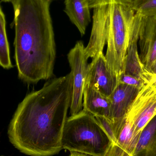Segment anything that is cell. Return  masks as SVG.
Masks as SVG:
<instances>
[{"label":"cell","mask_w":156,"mask_h":156,"mask_svg":"<svg viewBox=\"0 0 156 156\" xmlns=\"http://www.w3.org/2000/svg\"><path fill=\"white\" fill-rule=\"evenodd\" d=\"M73 84L71 72L26 96L8 127L9 140L16 149L31 156H53L63 149L61 139Z\"/></svg>","instance_id":"obj_1"},{"label":"cell","mask_w":156,"mask_h":156,"mask_svg":"<svg viewBox=\"0 0 156 156\" xmlns=\"http://www.w3.org/2000/svg\"><path fill=\"white\" fill-rule=\"evenodd\" d=\"M14 59L18 77L35 83L54 76L55 34L48 0H13Z\"/></svg>","instance_id":"obj_2"},{"label":"cell","mask_w":156,"mask_h":156,"mask_svg":"<svg viewBox=\"0 0 156 156\" xmlns=\"http://www.w3.org/2000/svg\"><path fill=\"white\" fill-rule=\"evenodd\" d=\"M143 18L130 5L118 3L108 5L105 57L109 71L117 81L124 73L130 42L134 38H140Z\"/></svg>","instance_id":"obj_3"},{"label":"cell","mask_w":156,"mask_h":156,"mask_svg":"<svg viewBox=\"0 0 156 156\" xmlns=\"http://www.w3.org/2000/svg\"><path fill=\"white\" fill-rule=\"evenodd\" d=\"M63 149L92 156H105L111 141L93 115L82 110L67 119L61 139Z\"/></svg>","instance_id":"obj_4"},{"label":"cell","mask_w":156,"mask_h":156,"mask_svg":"<svg viewBox=\"0 0 156 156\" xmlns=\"http://www.w3.org/2000/svg\"><path fill=\"white\" fill-rule=\"evenodd\" d=\"M96 118L111 141L105 156H134L140 134L125 115L117 119L98 116Z\"/></svg>","instance_id":"obj_5"},{"label":"cell","mask_w":156,"mask_h":156,"mask_svg":"<svg viewBox=\"0 0 156 156\" xmlns=\"http://www.w3.org/2000/svg\"><path fill=\"white\" fill-rule=\"evenodd\" d=\"M67 58L73 75V90L70 109L71 115H74L82 110V98L88 66L85 47L82 41L76 43L68 54Z\"/></svg>","instance_id":"obj_6"},{"label":"cell","mask_w":156,"mask_h":156,"mask_svg":"<svg viewBox=\"0 0 156 156\" xmlns=\"http://www.w3.org/2000/svg\"><path fill=\"white\" fill-rule=\"evenodd\" d=\"M156 115V87L150 82L139 91L125 116L132 122L136 132L140 134Z\"/></svg>","instance_id":"obj_7"},{"label":"cell","mask_w":156,"mask_h":156,"mask_svg":"<svg viewBox=\"0 0 156 156\" xmlns=\"http://www.w3.org/2000/svg\"><path fill=\"white\" fill-rule=\"evenodd\" d=\"M117 84V79L112 76L108 69L104 54H98L88 64L85 84L92 86L103 95L109 97Z\"/></svg>","instance_id":"obj_8"},{"label":"cell","mask_w":156,"mask_h":156,"mask_svg":"<svg viewBox=\"0 0 156 156\" xmlns=\"http://www.w3.org/2000/svg\"><path fill=\"white\" fill-rule=\"evenodd\" d=\"M108 11V5H100L93 9L91 34L89 44L85 47L88 59L103 53L107 44Z\"/></svg>","instance_id":"obj_9"},{"label":"cell","mask_w":156,"mask_h":156,"mask_svg":"<svg viewBox=\"0 0 156 156\" xmlns=\"http://www.w3.org/2000/svg\"><path fill=\"white\" fill-rule=\"evenodd\" d=\"M138 42L140 58L146 69L152 74L156 62V17L143 16Z\"/></svg>","instance_id":"obj_10"},{"label":"cell","mask_w":156,"mask_h":156,"mask_svg":"<svg viewBox=\"0 0 156 156\" xmlns=\"http://www.w3.org/2000/svg\"><path fill=\"white\" fill-rule=\"evenodd\" d=\"M141 89L135 86L118 83L109 96L111 102L110 119H117L127 114Z\"/></svg>","instance_id":"obj_11"},{"label":"cell","mask_w":156,"mask_h":156,"mask_svg":"<svg viewBox=\"0 0 156 156\" xmlns=\"http://www.w3.org/2000/svg\"><path fill=\"white\" fill-rule=\"evenodd\" d=\"M83 110L94 116L110 118L111 102L110 97L85 84L83 91Z\"/></svg>","instance_id":"obj_12"},{"label":"cell","mask_w":156,"mask_h":156,"mask_svg":"<svg viewBox=\"0 0 156 156\" xmlns=\"http://www.w3.org/2000/svg\"><path fill=\"white\" fill-rule=\"evenodd\" d=\"M64 12L82 36L84 35L91 21L90 8L87 2L85 0H64Z\"/></svg>","instance_id":"obj_13"},{"label":"cell","mask_w":156,"mask_h":156,"mask_svg":"<svg viewBox=\"0 0 156 156\" xmlns=\"http://www.w3.org/2000/svg\"><path fill=\"white\" fill-rule=\"evenodd\" d=\"M139 40V38H134L130 42L125 58L124 73L141 78L148 83L154 76L146 69L140 58L137 47Z\"/></svg>","instance_id":"obj_14"},{"label":"cell","mask_w":156,"mask_h":156,"mask_svg":"<svg viewBox=\"0 0 156 156\" xmlns=\"http://www.w3.org/2000/svg\"><path fill=\"white\" fill-rule=\"evenodd\" d=\"M134 156H156V115L141 132Z\"/></svg>","instance_id":"obj_15"},{"label":"cell","mask_w":156,"mask_h":156,"mask_svg":"<svg viewBox=\"0 0 156 156\" xmlns=\"http://www.w3.org/2000/svg\"><path fill=\"white\" fill-rule=\"evenodd\" d=\"M0 65L5 69L13 67L10 58L5 15L2 7L0 9Z\"/></svg>","instance_id":"obj_16"},{"label":"cell","mask_w":156,"mask_h":156,"mask_svg":"<svg viewBox=\"0 0 156 156\" xmlns=\"http://www.w3.org/2000/svg\"><path fill=\"white\" fill-rule=\"evenodd\" d=\"M131 5L144 17H156V0H133Z\"/></svg>","instance_id":"obj_17"},{"label":"cell","mask_w":156,"mask_h":156,"mask_svg":"<svg viewBox=\"0 0 156 156\" xmlns=\"http://www.w3.org/2000/svg\"><path fill=\"white\" fill-rule=\"evenodd\" d=\"M118 83L135 86L140 89H142L144 85L148 83L141 78L125 73L120 76L118 80Z\"/></svg>","instance_id":"obj_18"},{"label":"cell","mask_w":156,"mask_h":156,"mask_svg":"<svg viewBox=\"0 0 156 156\" xmlns=\"http://www.w3.org/2000/svg\"><path fill=\"white\" fill-rule=\"evenodd\" d=\"M90 9H94L97 6L104 5H109L113 3L130 5L133 0H85Z\"/></svg>","instance_id":"obj_19"},{"label":"cell","mask_w":156,"mask_h":156,"mask_svg":"<svg viewBox=\"0 0 156 156\" xmlns=\"http://www.w3.org/2000/svg\"><path fill=\"white\" fill-rule=\"evenodd\" d=\"M69 156H92L85 154H81L78 152H71Z\"/></svg>","instance_id":"obj_20"},{"label":"cell","mask_w":156,"mask_h":156,"mask_svg":"<svg viewBox=\"0 0 156 156\" xmlns=\"http://www.w3.org/2000/svg\"><path fill=\"white\" fill-rule=\"evenodd\" d=\"M152 74L153 76H156V62L152 70Z\"/></svg>","instance_id":"obj_21"},{"label":"cell","mask_w":156,"mask_h":156,"mask_svg":"<svg viewBox=\"0 0 156 156\" xmlns=\"http://www.w3.org/2000/svg\"><path fill=\"white\" fill-rule=\"evenodd\" d=\"M151 82L153 83L154 85L156 87V77H153V79L151 80Z\"/></svg>","instance_id":"obj_22"},{"label":"cell","mask_w":156,"mask_h":156,"mask_svg":"<svg viewBox=\"0 0 156 156\" xmlns=\"http://www.w3.org/2000/svg\"><path fill=\"white\" fill-rule=\"evenodd\" d=\"M13 0H1V2H12V1Z\"/></svg>","instance_id":"obj_23"},{"label":"cell","mask_w":156,"mask_h":156,"mask_svg":"<svg viewBox=\"0 0 156 156\" xmlns=\"http://www.w3.org/2000/svg\"><path fill=\"white\" fill-rule=\"evenodd\" d=\"M48 1H49V2H53V1H56V0H48Z\"/></svg>","instance_id":"obj_24"},{"label":"cell","mask_w":156,"mask_h":156,"mask_svg":"<svg viewBox=\"0 0 156 156\" xmlns=\"http://www.w3.org/2000/svg\"><path fill=\"white\" fill-rule=\"evenodd\" d=\"M3 156V155H2V156Z\"/></svg>","instance_id":"obj_25"}]
</instances>
